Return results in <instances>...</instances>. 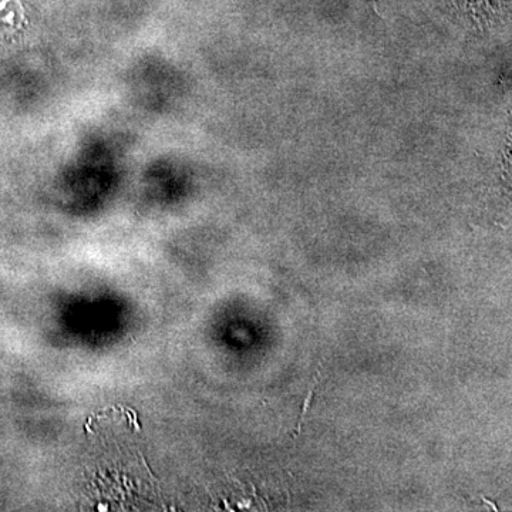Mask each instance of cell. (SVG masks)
<instances>
[{"instance_id":"cell-1","label":"cell","mask_w":512,"mask_h":512,"mask_svg":"<svg viewBox=\"0 0 512 512\" xmlns=\"http://www.w3.org/2000/svg\"><path fill=\"white\" fill-rule=\"evenodd\" d=\"M313 393H315V387H313V389L309 390L308 397H306L305 404H303V409L301 412V419H299V424H298V434H301L303 416H305L306 410H308L309 406H311V400L313 397Z\"/></svg>"},{"instance_id":"cell-2","label":"cell","mask_w":512,"mask_h":512,"mask_svg":"<svg viewBox=\"0 0 512 512\" xmlns=\"http://www.w3.org/2000/svg\"><path fill=\"white\" fill-rule=\"evenodd\" d=\"M481 500H483L485 504L490 505V507L493 508L494 511H498L497 504L491 503L490 500H487V498L484 497H481Z\"/></svg>"}]
</instances>
